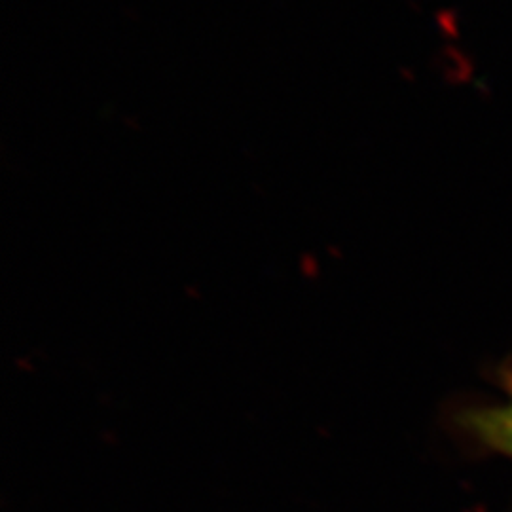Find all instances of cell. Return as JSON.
Segmentation results:
<instances>
[{
  "instance_id": "1",
  "label": "cell",
  "mask_w": 512,
  "mask_h": 512,
  "mask_svg": "<svg viewBox=\"0 0 512 512\" xmlns=\"http://www.w3.org/2000/svg\"><path fill=\"white\" fill-rule=\"evenodd\" d=\"M467 427L476 439L512 458V399L467 416Z\"/></svg>"
}]
</instances>
